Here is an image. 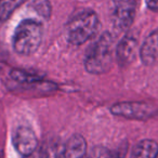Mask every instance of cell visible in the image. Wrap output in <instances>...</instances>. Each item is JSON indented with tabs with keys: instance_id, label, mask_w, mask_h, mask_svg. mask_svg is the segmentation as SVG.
I'll use <instances>...</instances> for the list:
<instances>
[{
	"instance_id": "11",
	"label": "cell",
	"mask_w": 158,
	"mask_h": 158,
	"mask_svg": "<svg viewBox=\"0 0 158 158\" xmlns=\"http://www.w3.org/2000/svg\"><path fill=\"white\" fill-rule=\"evenodd\" d=\"M65 144L55 138L46 141L40 151V158H64Z\"/></svg>"
},
{
	"instance_id": "20",
	"label": "cell",
	"mask_w": 158,
	"mask_h": 158,
	"mask_svg": "<svg viewBox=\"0 0 158 158\" xmlns=\"http://www.w3.org/2000/svg\"><path fill=\"white\" fill-rule=\"evenodd\" d=\"M157 158H158V155H157Z\"/></svg>"
},
{
	"instance_id": "15",
	"label": "cell",
	"mask_w": 158,
	"mask_h": 158,
	"mask_svg": "<svg viewBox=\"0 0 158 158\" xmlns=\"http://www.w3.org/2000/svg\"><path fill=\"white\" fill-rule=\"evenodd\" d=\"M35 10L44 18H49L50 15V6L47 0H33Z\"/></svg>"
},
{
	"instance_id": "2",
	"label": "cell",
	"mask_w": 158,
	"mask_h": 158,
	"mask_svg": "<svg viewBox=\"0 0 158 158\" xmlns=\"http://www.w3.org/2000/svg\"><path fill=\"white\" fill-rule=\"evenodd\" d=\"M42 40V26L36 20H24L13 34L12 44L16 53L31 55L38 50Z\"/></svg>"
},
{
	"instance_id": "9",
	"label": "cell",
	"mask_w": 158,
	"mask_h": 158,
	"mask_svg": "<svg viewBox=\"0 0 158 158\" xmlns=\"http://www.w3.org/2000/svg\"><path fill=\"white\" fill-rule=\"evenodd\" d=\"M158 53V39L157 33H153L142 44L140 50L141 60L145 65H151L155 62Z\"/></svg>"
},
{
	"instance_id": "8",
	"label": "cell",
	"mask_w": 158,
	"mask_h": 158,
	"mask_svg": "<svg viewBox=\"0 0 158 158\" xmlns=\"http://www.w3.org/2000/svg\"><path fill=\"white\" fill-rule=\"evenodd\" d=\"M87 152L86 140L79 134H75L65 144L64 158H84Z\"/></svg>"
},
{
	"instance_id": "4",
	"label": "cell",
	"mask_w": 158,
	"mask_h": 158,
	"mask_svg": "<svg viewBox=\"0 0 158 158\" xmlns=\"http://www.w3.org/2000/svg\"><path fill=\"white\" fill-rule=\"evenodd\" d=\"M136 0H110V16L113 24L119 31L128 29L133 23Z\"/></svg>"
},
{
	"instance_id": "14",
	"label": "cell",
	"mask_w": 158,
	"mask_h": 158,
	"mask_svg": "<svg viewBox=\"0 0 158 158\" xmlns=\"http://www.w3.org/2000/svg\"><path fill=\"white\" fill-rule=\"evenodd\" d=\"M11 77L20 82H33L36 81V80H39V77L37 75L29 74V73H26L24 70H20V69L12 70Z\"/></svg>"
},
{
	"instance_id": "17",
	"label": "cell",
	"mask_w": 158,
	"mask_h": 158,
	"mask_svg": "<svg viewBox=\"0 0 158 158\" xmlns=\"http://www.w3.org/2000/svg\"><path fill=\"white\" fill-rule=\"evenodd\" d=\"M22 158H34L33 155H26V156H23Z\"/></svg>"
},
{
	"instance_id": "16",
	"label": "cell",
	"mask_w": 158,
	"mask_h": 158,
	"mask_svg": "<svg viewBox=\"0 0 158 158\" xmlns=\"http://www.w3.org/2000/svg\"><path fill=\"white\" fill-rule=\"evenodd\" d=\"M149 10L158 12V0H145Z\"/></svg>"
},
{
	"instance_id": "5",
	"label": "cell",
	"mask_w": 158,
	"mask_h": 158,
	"mask_svg": "<svg viewBox=\"0 0 158 158\" xmlns=\"http://www.w3.org/2000/svg\"><path fill=\"white\" fill-rule=\"evenodd\" d=\"M110 112L116 116L129 119H144L153 115V107L139 102H121L112 106Z\"/></svg>"
},
{
	"instance_id": "19",
	"label": "cell",
	"mask_w": 158,
	"mask_h": 158,
	"mask_svg": "<svg viewBox=\"0 0 158 158\" xmlns=\"http://www.w3.org/2000/svg\"><path fill=\"white\" fill-rule=\"evenodd\" d=\"M0 158H2V157H1V154H0Z\"/></svg>"
},
{
	"instance_id": "10",
	"label": "cell",
	"mask_w": 158,
	"mask_h": 158,
	"mask_svg": "<svg viewBox=\"0 0 158 158\" xmlns=\"http://www.w3.org/2000/svg\"><path fill=\"white\" fill-rule=\"evenodd\" d=\"M158 144L154 140H143L132 149L130 158H157Z\"/></svg>"
},
{
	"instance_id": "7",
	"label": "cell",
	"mask_w": 158,
	"mask_h": 158,
	"mask_svg": "<svg viewBox=\"0 0 158 158\" xmlns=\"http://www.w3.org/2000/svg\"><path fill=\"white\" fill-rule=\"evenodd\" d=\"M138 51V39L132 34L127 35L117 46V61L121 67L130 65L135 60Z\"/></svg>"
},
{
	"instance_id": "12",
	"label": "cell",
	"mask_w": 158,
	"mask_h": 158,
	"mask_svg": "<svg viewBox=\"0 0 158 158\" xmlns=\"http://www.w3.org/2000/svg\"><path fill=\"white\" fill-rule=\"evenodd\" d=\"M125 148L112 151L104 146H97L90 152L87 158H125Z\"/></svg>"
},
{
	"instance_id": "3",
	"label": "cell",
	"mask_w": 158,
	"mask_h": 158,
	"mask_svg": "<svg viewBox=\"0 0 158 158\" xmlns=\"http://www.w3.org/2000/svg\"><path fill=\"white\" fill-rule=\"evenodd\" d=\"M100 21L93 11H84L75 15L66 26V38L74 46H80L95 36Z\"/></svg>"
},
{
	"instance_id": "18",
	"label": "cell",
	"mask_w": 158,
	"mask_h": 158,
	"mask_svg": "<svg viewBox=\"0 0 158 158\" xmlns=\"http://www.w3.org/2000/svg\"><path fill=\"white\" fill-rule=\"evenodd\" d=\"M157 39H158V31H157Z\"/></svg>"
},
{
	"instance_id": "13",
	"label": "cell",
	"mask_w": 158,
	"mask_h": 158,
	"mask_svg": "<svg viewBox=\"0 0 158 158\" xmlns=\"http://www.w3.org/2000/svg\"><path fill=\"white\" fill-rule=\"evenodd\" d=\"M20 3L21 0H0V22L7 20Z\"/></svg>"
},
{
	"instance_id": "1",
	"label": "cell",
	"mask_w": 158,
	"mask_h": 158,
	"mask_svg": "<svg viewBox=\"0 0 158 158\" xmlns=\"http://www.w3.org/2000/svg\"><path fill=\"white\" fill-rule=\"evenodd\" d=\"M113 37L104 33L87 51L85 67L90 74H104L112 66Z\"/></svg>"
},
{
	"instance_id": "6",
	"label": "cell",
	"mask_w": 158,
	"mask_h": 158,
	"mask_svg": "<svg viewBox=\"0 0 158 158\" xmlns=\"http://www.w3.org/2000/svg\"><path fill=\"white\" fill-rule=\"evenodd\" d=\"M12 142L15 149L22 156L33 155L37 147V138L35 133L31 128L25 126H21L14 130Z\"/></svg>"
}]
</instances>
